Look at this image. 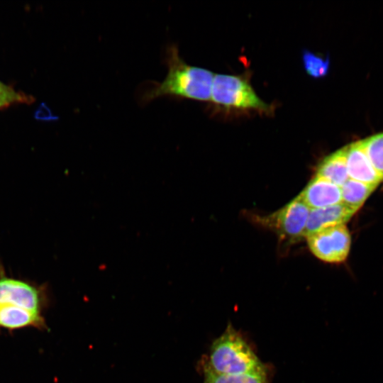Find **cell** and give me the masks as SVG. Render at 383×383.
Instances as JSON below:
<instances>
[{
  "label": "cell",
  "instance_id": "30bf717a",
  "mask_svg": "<svg viewBox=\"0 0 383 383\" xmlns=\"http://www.w3.org/2000/svg\"><path fill=\"white\" fill-rule=\"evenodd\" d=\"M27 327L45 329L46 324L43 314L0 304V328L12 331Z\"/></svg>",
  "mask_w": 383,
  "mask_h": 383
},
{
  "label": "cell",
  "instance_id": "5b68a950",
  "mask_svg": "<svg viewBox=\"0 0 383 383\" xmlns=\"http://www.w3.org/2000/svg\"><path fill=\"white\" fill-rule=\"evenodd\" d=\"M0 304L42 313L46 299L39 287L21 279L1 276Z\"/></svg>",
  "mask_w": 383,
  "mask_h": 383
},
{
  "label": "cell",
  "instance_id": "5bb4252c",
  "mask_svg": "<svg viewBox=\"0 0 383 383\" xmlns=\"http://www.w3.org/2000/svg\"><path fill=\"white\" fill-rule=\"evenodd\" d=\"M362 140L366 153L372 166L383 179V132Z\"/></svg>",
  "mask_w": 383,
  "mask_h": 383
},
{
  "label": "cell",
  "instance_id": "ba28073f",
  "mask_svg": "<svg viewBox=\"0 0 383 383\" xmlns=\"http://www.w3.org/2000/svg\"><path fill=\"white\" fill-rule=\"evenodd\" d=\"M299 196L310 209L323 208L341 202L340 187L316 174Z\"/></svg>",
  "mask_w": 383,
  "mask_h": 383
},
{
  "label": "cell",
  "instance_id": "4fadbf2b",
  "mask_svg": "<svg viewBox=\"0 0 383 383\" xmlns=\"http://www.w3.org/2000/svg\"><path fill=\"white\" fill-rule=\"evenodd\" d=\"M204 383H269V381L267 369L243 374L223 375L205 366Z\"/></svg>",
  "mask_w": 383,
  "mask_h": 383
},
{
  "label": "cell",
  "instance_id": "7a4b0ae2",
  "mask_svg": "<svg viewBox=\"0 0 383 383\" xmlns=\"http://www.w3.org/2000/svg\"><path fill=\"white\" fill-rule=\"evenodd\" d=\"M209 364L213 372L238 375L267 369L243 336L231 325L213 343Z\"/></svg>",
  "mask_w": 383,
  "mask_h": 383
},
{
  "label": "cell",
  "instance_id": "9a60e30c",
  "mask_svg": "<svg viewBox=\"0 0 383 383\" xmlns=\"http://www.w3.org/2000/svg\"><path fill=\"white\" fill-rule=\"evenodd\" d=\"M303 62L307 74L314 78L322 77L328 73L330 64L328 58L324 60L309 51H305Z\"/></svg>",
  "mask_w": 383,
  "mask_h": 383
},
{
  "label": "cell",
  "instance_id": "9c48e42d",
  "mask_svg": "<svg viewBox=\"0 0 383 383\" xmlns=\"http://www.w3.org/2000/svg\"><path fill=\"white\" fill-rule=\"evenodd\" d=\"M356 211L342 202L323 208L310 209L304 237L329 227L345 224Z\"/></svg>",
  "mask_w": 383,
  "mask_h": 383
},
{
  "label": "cell",
  "instance_id": "8fae6325",
  "mask_svg": "<svg viewBox=\"0 0 383 383\" xmlns=\"http://www.w3.org/2000/svg\"><path fill=\"white\" fill-rule=\"evenodd\" d=\"M316 174L340 187L349 178L346 165V146L326 157L318 165Z\"/></svg>",
  "mask_w": 383,
  "mask_h": 383
},
{
  "label": "cell",
  "instance_id": "7c38bea8",
  "mask_svg": "<svg viewBox=\"0 0 383 383\" xmlns=\"http://www.w3.org/2000/svg\"><path fill=\"white\" fill-rule=\"evenodd\" d=\"M376 187L377 186L348 178L340 187L341 202L357 211Z\"/></svg>",
  "mask_w": 383,
  "mask_h": 383
},
{
  "label": "cell",
  "instance_id": "6da1fadb",
  "mask_svg": "<svg viewBox=\"0 0 383 383\" xmlns=\"http://www.w3.org/2000/svg\"><path fill=\"white\" fill-rule=\"evenodd\" d=\"M165 61L168 68L166 77L145 89L142 95L143 102L163 96L201 101L211 100L214 76L211 71L188 65L174 44L167 48Z\"/></svg>",
  "mask_w": 383,
  "mask_h": 383
},
{
  "label": "cell",
  "instance_id": "8992f818",
  "mask_svg": "<svg viewBox=\"0 0 383 383\" xmlns=\"http://www.w3.org/2000/svg\"><path fill=\"white\" fill-rule=\"evenodd\" d=\"M310 209L298 195L265 221L281 236L296 240L304 237Z\"/></svg>",
  "mask_w": 383,
  "mask_h": 383
},
{
  "label": "cell",
  "instance_id": "e0dca14e",
  "mask_svg": "<svg viewBox=\"0 0 383 383\" xmlns=\"http://www.w3.org/2000/svg\"><path fill=\"white\" fill-rule=\"evenodd\" d=\"M34 117L40 121H54L57 117L55 116L50 108L44 103H42L35 111Z\"/></svg>",
  "mask_w": 383,
  "mask_h": 383
},
{
  "label": "cell",
  "instance_id": "3957f363",
  "mask_svg": "<svg viewBox=\"0 0 383 383\" xmlns=\"http://www.w3.org/2000/svg\"><path fill=\"white\" fill-rule=\"evenodd\" d=\"M211 100L226 107L265 111L269 109L245 79L234 75L214 74Z\"/></svg>",
  "mask_w": 383,
  "mask_h": 383
},
{
  "label": "cell",
  "instance_id": "52a82bcc",
  "mask_svg": "<svg viewBox=\"0 0 383 383\" xmlns=\"http://www.w3.org/2000/svg\"><path fill=\"white\" fill-rule=\"evenodd\" d=\"M346 165L350 179L377 187L383 181L372 166L362 140L346 146Z\"/></svg>",
  "mask_w": 383,
  "mask_h": 383
},
{
  "label": "cell",
  "instance_id": "2e32d148",
  "mask_svg": "<svg viewBox=\"0 0 383 383\" xmlns=\"http://www.w3.org/2000/svg\"><path fill=\"white\" fill-rule=\"evenodd\" d=\"M27 101L26 96L16 92L11 87L0 82V108L12 103Z\"/></svg>",
  "mask_w": 383,
  "mask_h": 383
},
{
  "label": "cell",
  "instance_id": "277c9868",
  "mask_svg": "<svg viewBox=\"0 0 383 383\" xmlns=\"http://www.w3.org/2000/svg\"><path fill=\"white\" fill-rule=\"evenodd\" d=\"M311 252L327 262H341L349 253L351 243L345 224L329 227L306 237Z\"/></svg>",
  "mask_w": 383,
  "mask_h": 383
}]
</instances>
